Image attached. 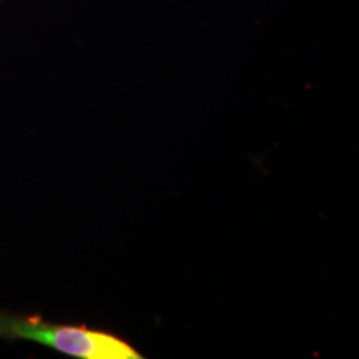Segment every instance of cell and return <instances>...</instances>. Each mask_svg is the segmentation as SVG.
Segmentation results:
<instances>
[{
    "label": "cell",
    "mask_w": 359,
    "mask_h": 359,
    "mask_svg": "<svg viewBox=\"0 0 359 359\" xmlns=\"http://www.w3.org/2000/svg\"><path fill=\"white\" fill-rule=\"evenodd\" d=\"M0 339L28 341L80 359H140L142 354L126 339L86 325L72 326L0 310Z\"/></svg>",
    "instance_id": "cell-1"
}]
</instances>
